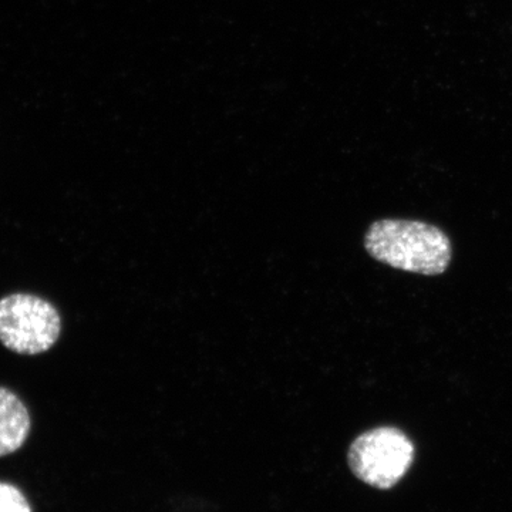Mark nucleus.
<instances>
[{
    "label": "nucleus",
    "instance_id": "f03ea898",
    "mask_svg": "<svg viewBox=\"0 0 512 512\" xmlns=\"http://www.w3.org/2000/svg\"><path fill=\"white\" fill-rule=\"evenodd\" d=\"M413 460V441L396 427H377L360 434L348 453L352 473L380 490H389L399 483Z\"/></svg>",
    "mask_w": 512,
    "mask_h": 512
},
{
    "label": "nucleus",
    "instance_id": "f257e3e1",
    "mask_svg": "<svg viewBox=\"0 0 512 512\" xmlns=\"http://www.w3.org/2000/svg\"><path fill=\"white\" fill-rule=\"evenodd\" d=\"M367 254L399 271L439 276L453 258V245L443 229L423 221L380 220L365 237Z\"/></svg>",
    "mask_w": 512,
    "mask_h": 512
},
{
    "label": "nucleus",
    "instance_id": "7ed1b4c3",
    "mask_svg": "<svg viewBox=\"0 0 512 512\" xmlns=\"http://www.w3.org/2000/svg\"><path fill=\"white\" fill-rule=\"evenodd\" d=\"M62 322L52 303L35 295L16 293L0 301V342L20 355L52 349Z\"/></svg>",
    "mask_w": 512,
    "mask_h": 512
},
{
    "label": "nucleus",
    "instance_id": "20e7f679",
    "mask_svg": "<svg viewBox=\"0 0 512 512\" xmlns=\"http://www.w3.org/2000/svg\"><path fill=\"white\" fill-rule=\"evenodd\" d=\"M32 421L15 393L0 387V457L15 453L28 440Z\"/></svg>",
    "mask_w": 512,
    "mask_h": 512
},
{
    "label": "nucleus",
    "instance_id": "39448f33",
    "mask_svg": "<svg viewBox=\"0 0 512 512\" xmlns=\"http://www.w3.org/2000/svg\"><path fill=\"white\" fill-rule=\"evenodd\" d=\"M0 512H32V507L18 487L0 481Z\"/></svg>",
    "mask_w": 512,
    "mask_h": 512
}]
</instances>
